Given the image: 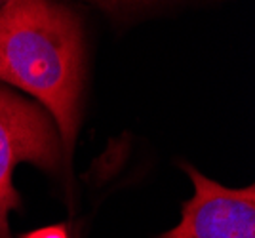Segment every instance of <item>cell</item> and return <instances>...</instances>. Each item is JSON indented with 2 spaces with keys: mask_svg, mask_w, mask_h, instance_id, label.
Here are the masks:
<instances>
[{
  "mask_svg": "<svg viewBox=\"0 0 255 238\" xmlns=\"http://www.w3.org/2000/svg\"><path fill=\"white\" fill-rule=\"evenodd\" d=\"M84 40L73 10L53 0H4L0 6V80L50 109L71 154L84 88Z\"/></svg>",
  "mask_w": 255,
  "mask_h": 238,
  "instance_id": "cell-1",
  "label": "cell"
},
{
  "mask_svg": "<svg viewBox=\"0 0 255 238\" xmlns=\"http://www.w3.org/2000/svg\"><path fill=\"white\" fill-rule=\"evenodd\" d=\"M19 238H71L65 225H50V227L34 229L31 233H23Z\"/></svg>",
  "mask_w": 255,
  "mask_h": 238,
  "instance_id": "cell-5",
  "label": "cell"
},
{
  "mask_svg": "<svg viewBox=\"0 0 255 238\" xmlns=\"http://www.w3.org/2000/svg\"><path fill=\"white\" fill-rule=\"evenodd\" d=\"M194 196L181 206V223L158 238H255V187L227 189L189 164Z\"/></svg>",
  "mask_w": 255,
  "mask_h": 238,
  "instance_id": "cell-3",
  "label": "cell"
},
{
  "mask_svg": "<svg viewBox=\"0 0 255 238\" xmlns=\"http://www.w3.org/2000/svg\"><path fill=\"white\" fill-rule=\"evenodd\" d=\"M59 139L42 109L0 88V238H10L8 214L19 208L11 175L19 162L59 168Z\"/></svg>",
  "mask_w": 255,
  "mask_h": 238,
  "instance_id": "cell-2",
  "label": "cell"
},
{
  "mask_svg": "<svg viewBox=\"0 0 255 238\" xmlns=\"http://www.w3.org/2000/svg\"><path fill=\"white\" fill-rule=\"evenodd\" d=\"M96 2L113 13H126V11H133L150 6V4H156L158 0H96Z\"/></svg>",
  "mask_w": 255,
  "mask_h": 238,
  "instance_id": "cell-4",
  "label": "cell"
}]
</instances>
